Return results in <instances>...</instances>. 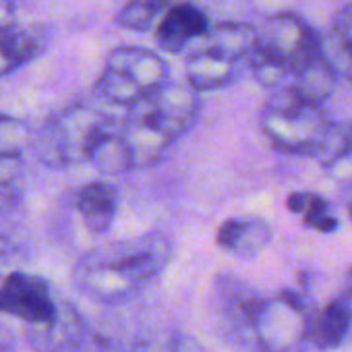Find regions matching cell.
<instances>
[{"mask_svg": "<svg viewBox=\"0 0 352 352\" xmlns=\"http://www.w3.org/2000/svg\"><path fill=\"white\" fill-rule=\"evenodd\" d=\"M85 321L67 298L58 296L56 317L46 325H28L25 340L34 352H77L85 342Z\"/></svg>", "mask_w": 352, "mask_h": 352, "instance_id": "obj_11", "label": "cell"}, {"mask_svg": "<svg viewBox=\"0 0 352 352\" xmlns=\"http://www.w3.org/2000/svg\"><path fill=\"white\" fill-rule=\"evenodd\" d=\"M274 230L270 222L259 216H236L220 224L216 232V243L239 257L259 255L272 241Z\"/></svg>", "mask_w": 352, "mask_h": 352, "instance_id": "obj_12", "label": "cell"}, {"mask_svg": "<svg viewBox=\"0 0 352 352\" xmlns=\"http://www.w3.org/2000/svg\"><path fill=\"white\" fill-rule=\"evenodd\" d=\"M15 25V3L13 0H0V36Z\"/></svg>", "mask_w": 352, "mask_h": 352, "instance_id": "obj_21", "label": "cell"}, {"mask_svg": "<svg viewBox=\"0 0 352 352\" xmlns=\"http://www.w3.org/2000/svg\"><path fill=\"white\" fill-rule=\"evenodd\" d=\"M255 46V28L243 21L212 25L189 52H185V79L191 89L214 91L230 85Z\"/></svg>", "mask_w": 352, "mask_h": 352, "instance_id": "obj_6", "label": "cell"}, {"mask_svg": "<svg viewBox=\"0 0 352 352\" xmlns=\"http://www.w3.org/2000/svg\"><path fill=\"white\" fill-rule=\"evenodd\" d=\"M352 325V305L346 296L329 300L321 311L309 315L307 342L321 350H331L344 342Z\"/></svg>", "mask_w": 352, "mask_h": 352, "instance_id": "obj_14", "label": "cell"}, {"mask_svg": "<svg viewBox=\"0 0 352 352\" xmlns=\"http://www.w3.org/2000/svg\"><path fill=\"white\" fill-rule=\"evenodd\" d=\"M25 195V179L19 160H0V214L15 210Z\"/></svg>", "mask_w": 352, "mask_h": 352, "instance_id": "obj_20", "label": "cell"}, {"mask_svg": "<svg viewBox=\"0 0 352 352\" xmlns=\"http://www.w3.org/2000/svg\"><path fill=\"white\" fill-rule=\"evenodd\" d=\"M348 216H350V220H352V199H350V204H348Z\"/></svg>", "mask_w": 352, "mask_h": 352, "instance_id": "obj_23", "label": "cell"}, {"mask_svg": "<svg viewBox=\"0 0 352 352\" xmlns=\"http://www.w3.org/2000/svg\"><path fill=\"white\" fill-rule=\"evenodd\" d=\"M172 255V239L157 230L112 241L87 251L75 263L73 284L96 302H129L164 274Z\"/></svg>", "mask_w": 352, "mask_h": 352, "instance_id": "obj_3", "label": "cell"}, {"mask_svg": "<svg viewBox=\"0 0 352 352\" xmlns=\"http://www.w3.org/2000/svg\"><path fill=\"white\" fill-rule=\"evenodd\" d=\"M179 3L183 0H129L118 11L116 23L126 32H147Z\"/></svg>", "mask_w": 352, "mask_h": 352, "instance_id": "obj_18", "label": "cell"}, {"mask_svg": "<svg viewBox=\"0 0 352 352\" xmlns=\"http://www.w3.org/2000/svg\"><path fill=\"white\" fill-rule=\"evenodd\" d=\"M331 124L321 106L307 102L288 85L278 87L259 114V126L274 149L292 155L315 157Z\"/></svg>", "mask_w": 352, "mask_h": 352, "instance_id": "obj_7", "label": "cell"}, {"mask_svg": "<svg viewBox=\"0 0 352 352\" xmlns=\"http://www.w3.org/2000/svg\"><path fill=\"white\" fill-rule=\"evenodd\" d=\"M114 120L94 106L75 104L52 114L32 135V147L44 166L54 170L73 168L91 162Z\"/></svg>", "mask_w": 352, "mask_h": 352, "instance_id": "obj_5", "label": "cell"}, {"mask_svg": "<svg viewBox=\"0 0 352 352\" xmlns=\"http://www.w3.org/2000/svg\"><path fill=\"white\" fill-rule=\"evenodd\" d=\"M321 52L333 75L352 83V3L331 17L327 32L321 36Z\"/></svg>", "mask_w": 352, "mask_h": 352, "instance_id": "obj_15", "label": "cell"}, {"mask_svg": "<svg viewBox=\"0 0 352 352\" xmlns=\"http://www.w3.org/2000/svg\"><path fill=\"white\" fill-rule=\"evenodd\" d=\"M212 30V21L204 9L183 0L174 5L155 28V42L168 54H185Z\"/></svg>", "mask_w": 352, "mask_h": 352, "instance_id": "obj_10", "label": "cell"}, {"mask_svg": "<svg viewBox=\"0 0 352 352\" xmlns=\"http://www.w3.org/2000/svg\"><path fill=\"white\" fill-rule=\"evenodd\" d=\"M170 81V67L149 48L118 46L114 48L100 71L96 94L114 106H133Z\"/></svg>", "mask_w": 352, "mask_h": 352, "instance_id": "obj_8", "label": "cell"}, {"mask_svg": "<svg viewBox=\"0 0 352 352\" xmlns=\"http://www.w3.org/2000/svg\"><path fill=\"white\" fill-rule=\"evenodd\" d=\"M75 208L91 234H106L116 220L118 191L106 181H94L79 191Z\"/></svg>", "mask_w": 352, "mask_h": 352, "instance_id": "obj_13", "label": "cell"}, {"mask_svg": "<svg viewBox=\"0 0 352 352\" xmlns=\"http://www.w3.org/2000/svg\"><path fill=\"white\" fill-rule=\"evenodd\" d=\"M216 292L224 331L241 352H298L307 342L311 311L300 294L267 298L236 278H220Z\"/></svg>", "mask_w": 352, "mask_h": 352, "instance_id": "obj_2", "label": "cell"}, {"mask_svg": "<svg viewBox=\"0 0 352 352\" xmlns=\"http://www.w3.org/2000/svg\"><path fill=\"white\" fill-rule=\"evenodd\" d=\"M286 208L292 214L302 216V222L309 228H313V230H317L321 234L336 232L338 226H340L338 218L329 212V204L317 193H309V191L292 193L286 199Z\"/></svg>", "mask_w": 352, "mask_h": 352, "instance_id": "obj_17", "label": "cell"}, {"mask_svg": "<svg viewBox=\"0 0 352 352\" xmlns=\"http://www.w3.org/2000/svg\"><path fill=\"white\" fill-rule=\"evenodd\" d=\"M46 48V40L32 30L11 28L0 36V77H7L36 60Z\"/></svg>", "mask_w": 352, "mask_h": 352, "instance_id": "obj_16", "label": "cell"}, {"mask_svg": "<svg viewBox=\"0 0 352 352\" xmlns=\"http://www.w3.org/2000/svg\"><path fill=\"white\" fill-rule=\"evenodd\" d=\"M321 58V34L294 13H278L255 28L247 65L257 83L278 89Z\"/></svg>", "mask_w": 352, "mask_h": 352, "instance_id": "obj_4", "label": "cell"}, {"mask_svg": "<svg viewBox=\"0 0 352 352\" xmlns=\"http://www.w3.org/2000/svg\"><path fill=\"white\" fill-rule=\"evenodd\" d=\"M32 147L30 126L11 114L0 112V160H19Z\"/></svg>", "mask_w": 352, "mask_h": 352, "instance_id": "obj_19", "label": "cell"}, {"mask_svg": "<svg viewBox=\"0 0 352 352\" xmlns=\"http://www.w3.org/2000/svg\"><path fill=\"white\" fill-rule=\"evenodd\" d=\"M58 294L34 274L13 272L0 284V313L17 317L28 325H46L56 317Z\"/></svg>", "mask_w": 352, "mask_h": 352, "instance_id": "obj_9", "label": "cell"}, {"mask_svg": "<svg viewBox=\"0 0 352 352\" xmlns=\"http://www.w3.org/2000/svg\"><path fill=\"white\" fill-rule=\"evenodd\" d=\"M199 112L201 102L195 89L168 81L114 120L91 164L110 174L151 168L193 129Z\"/></svg>", "mask_w": 352, "mask_h": 352, "instance_id": "obj_1", "label": "cell"}, {"mask_svg": "<svg viewBox=\"0 0 352 352\" xmlns=\"http://www.w3.org/2000/svg\"><path fill=\"white\" fill-rule=\"evenodd\" d=\"M0 352H13V344H11V340L5 336V331L0 333Z\"/></svg>", "mask_w": 352, "mask_h": 352, "instance_id": "obj_22", "label": "cell"}]
</instances>
